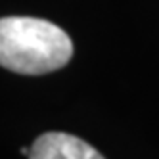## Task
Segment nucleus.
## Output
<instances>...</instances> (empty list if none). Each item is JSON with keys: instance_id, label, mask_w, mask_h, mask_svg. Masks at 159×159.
<instances>
[{"instance_id": "nucleus-2", "label": "nucleus", "mask_w": 159, "mask_h": 159, "mask_svg": "<svg viewBox=\"0 0 159 159\" xmlns=\"http://www.w3.org/2000/svg\"><path fill=\"white\" fill-rule=\"evenodd\" d=\"M29 159H106L96 148L67 132H44L33 142Z\"/></svg>"}, {"instance_id": "nucleus-1", "label": "nucleus", "mask_w": 159, "mask_h": 159, "mask_svg": "<svg viewBox=\"0 0 159 159\" xmlns=\"http://www.w3.org/2000/svg\"><path fill=\"white\" fill-rule=\"evenodd\" d=\"M73 56L69 35L39 17H0V65L21 75L61 69Z\"/></svg>"}]
</instances>
